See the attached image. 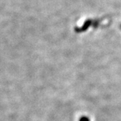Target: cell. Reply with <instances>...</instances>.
<instances>
[{"label":"cell","instance_id":"1","mask_svg":"<svg viewBox=\"0 0 121 121\" xmlns=\"http://www.w3.org/2000/svg\"><path fill=\"white\" fill-rule=\"evenodd\" d=\"M79 121H90V119L86 116H83V117H81L80 118Z\"/></svg>","mask_w":121,"mask_h":121}]
</instances>
